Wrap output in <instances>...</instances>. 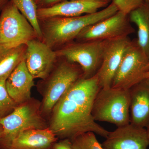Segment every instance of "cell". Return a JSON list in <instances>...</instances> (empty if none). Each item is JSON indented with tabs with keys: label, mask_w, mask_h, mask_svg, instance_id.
I'll list each match as a JSON object with an SVG mask.
<instances>
[{
	"label": "cell",
	"mask_w": 149,
	"mask_h": 149,
	"mask_svg": "<svg viewBox=\"0 0 149 149\" xmlns=\"http://www.w3.org/2000/svg\"><path fill=\"white\" fill-rule=\"evenodd\" d=\"M118 10L128 15L144 3L143 0H113Z\"/></svg>",
	"instance_id": "7402d4cb"
},
{
	"label": "cell",
	"mask_w": 149,
	"mask_h": 149,
	"mask_svg": "<svg viewBox=\"0 0 149 149\" xmlns=\"http://www.w3.org/2000/svg\"><path fill=\"white\" fill-rule=\"evenodd\" d=\"M83 77V70L78 65L58 58L52 71L43 80L45 90L41 103L42 114L51 113L59 100L77 80Z\"/></svg>",
	"instance_id": "277c9868"
},
{
	"label": "cell",
	"mask_w": 149,
	"mask_h": 149,
	"mask_svg": "<svg viewBox=\"0 0 149 149\" xmlns=\"http://www.w3.org/2000/svg\"><path fill=\"white\" fill-rule=\"evenodd\" d=\"M118 11L112 2L104 9L94 13L74 17H54L39 19L42 41L55 51L74 41L85 27L109 17Z\"/></svg>",
	"instance_id": "7a4b0ae2"
},
{
	"label": "cell",
	"mask_w": 149,
	"mask_h": 149,
	"mask_svg": "<svg viewBox=\"0 0 149 149\" xmlns=\"http://www.w3.org/2000/svg\"><path fill=\"white\" fill-rule=\"evenodd\" d=\"M26 45L12 48L0 47V79L7 80L25 58Z\"/></svg>",
	"instance_id": "ac0fdd59"
},
{
	"label": "cell",
	"mask_w": 149,
	"mask_h": 149,
	"mask_svg": "<svg viewBox=\"0 0 149 149\" xmlns=\"http://www.w3.org/2000/svg\"><path fill=\"white\" fill-rule=\"evenodd\" d=\"M52 149H72L70 140L62 139L58 142H56L53 146Z\"/></svg>",
	"instance_id": "603a6c76"
},
{
	"label": "cell",
	"mask_w": 149,
	"mask_h": 149,
	"mask_svg": "<svg viewBox=\"0 0 149 149\" xmlns=\"http://www.w3.org/2000/svg\"><path fill=\"white\" fill-rule=\"evenodd\" d=\"M70 141L72 149H104L93 132L83 133Z\"/></svg>",
	"instance_id": "ffe728a7"
},
{
	"label": "cell",
	"mask_w": 149,
	"mask_h": 149,
	"mask_svg": "<svg viewBox=\"0 0 149 149\" xmlns=\"http://www.w3.org/2000/svg\"><path fill=\"white\" fill-rule=\"evenodd\" d=\"M130 22L128 15L118 10L112 16L85 27L75 40H105L128 36L135 32Z\"/></svg>",
	"instance_id": "9c48e42d"
},
{
	"label": "cell",
	"mask_w": 149,
	"mask_h": 149,
	"mask_svg": "<svg viewBox=\"0 0 149 149\" xmlns=\"http://www.w3.org/2000/svg\"><path fill=\"white\" fill-rule=\"evenodd\" d=\"M148 78H149V72H148Z\"/></svg>",
	"instance_id": "4dcf8cb0"
},
{
	"label": "cell",
	"mask_w": 149,
	"mask_h": 149,
	"mask_svg": "<svg viewBox=\"0 0 149 149\" xmlns=\"http://www.w3.org/2000/svg\"><path fill=\"white\" fill-rule=\"evenodd\" d=\"M145 2H149V0H143Z\"/></svg>",
	"instance_id": "f546056e"
},
{
	"label": "cell",
	"mask_w": 149,
	"mask_h": 149,
	"mask_svg": "<svg viewBox=\"0 0 149 149\" xmlns=\"http://www.w3.org/2000/svg\"><path fill=\"white\" fill-rule=\"evenodd\" d=\"M101 88L97 75L77 80L56 104L49 127L57 138L73 139L88 132L106 138L109 131L94 120V100Z\"/></svg>",
	"instance_id": "6da1fadb"
},
{
	"label": "cell",
	"mask_w": 149,
	"mask_h": 149,
	"mask_svg": "<svg viewBox=\"0 0 149 149\" xmlns=\"http://www.w3.org/2000/svg\"><path fill=\"white\" fill-rule=\"evenodd\" d=\"M1 12L0 47H15L38 39L32 25L10 1Z\"/></svg>",
	"instance_id": "8992f818"
},
{
	"label": "cell",
	"mask_w": 149,
	"mask_h": 149,
	"mask_svg": "<svg viewBox=\"0 0 149 149\" xmlns=\"http://www.w3.org/2000/svg\"><path fill=\"white\" fill-rule=\"evenodd\" d=\"M57 139L49 127L29 129L19 133L4 147L6 149H50Z\"/></svg>",
	"instance_id": "9a60e30c"
},
{
	"label": "cell",
	"mask_w": 149,
	"mask_h": 149,
	"mask_svg": "<svg viewBox=\"0 0 149 149\" xmlns=\"http://www.w3.org/2000/svg\"><path fill=\"white\" fill-rule=\"evenodd\" d=\"M129 90L101 88L93 103L92 115L97 121L120 127L130 123Z\"/></svg>",
	"instance_id": "3957f363"
},
{
	"label": "cell",
	"mask_w": 149,
	"mask_h": 149,
	"mask_svg": "<svg viewBox=\"0 0 149 149\" xmlns=\"http://www.w3.org/2000/svg\"><path fill=\"white\" fill-rule=\"evenodd\" d=\"M33 1H34L35 2L37 5V4L39 2L40 0H33Z\"/></svg>",
	"instance_id": "f1b7e54d"
},
{
	"label": "cell",
	"mask_w": 149,
	"mask_h": 149,
	"mask_svg": "<svg viewBox=\"0 0 149 149\" xmlns=\"http://www.w3.org/2000/svg\"><path fill=\"white\" fill-rule=\"evenodd\" d=\"M6 80L0 79V119L9 114L18 105L11 98L7 91Z\"/></svg>",
	"instance_id": "44dd1931"
},
{
	"label": "cell",
	"mask_w": 149,
	"mask_h": 149,
	"mask_svg": "<svg viewBox=\"0 0 149 149\" xmlns=\"http://www.w3.org/2000/svg\"><path fill=\"white\" fill-rule=\"evenodd\" d=\"M3 135L0 141L3 146L22 131L49 127L43 117L41 104L31 98L17 105L13 111L0 119Z\"/></svg>",
	"instance_id": "5b68a950"
},
{
	"label": "cell",
	"mask_w": 149,
	"mask_h": 149,
	"mask_svg": "<svg viewBox=\"0 0 149 149\" xmlns=\"http://www.w3.org/2000/svg\"><path fill=\"white\" fill-rule=\"evenodd\" d=\"M131 42L128 36L104 40L102 64L96 74L101 88H111L115 74Z\"/></svg>",
	"instance_id": "30bf717a"
},
{
	"label": "cell",
	"mask_w": 149,
	"mask_h": 149,
	"mask_svg": "<svg viewBox=\"0 0 149 149\" xmlns=\"http://www.w3.org/2000/svg\"><path fill=\"white\" fill-rule=\"evenodd\" d=\"M10 0H0V11Z\"/></svg>",
	"instance_id": "d4e9b609"
},
{
	"label": "cell",
	"mask_w": 149,
	"mask_h": 149,
	"mask_svg": "<svg viewBox=\"0 0 149 149\" xmlns=\"http://www.w3.org/2000/svg\"><path fill=\"white\" fill-rule=\"evenodd\" d=\"M34 79L27 69L24 59L6 80L7 91L17 105L31 99V90L34 85Z\"/></svg>",
	"instance_id": "2e32d148"
},
{
	"label": "cell",
	"mask_w": 149,
	"mask_h": 149,
	"mask_svg": "<svg viewBox=\"0 0 149 149\" xmlns=\"http://www.w3.org/2000/svg\"><path fill=\"white\" fill-rule=\"evenodd\" d=\"M25 63L34 79L45 80L55 66L58 57L56 51L38 39L26 44Z\"/></svg>",
	"instance_id": "8fae6325"
},
{
	"label": "cell",
	"mask_w": 149,
	"mask_h": 149,
	"mask_svg": "<svg viewBox=\"0 0 149 149\" xmlns=\"http://www.w3.org/2000/svg\"><path fill=\"white\" fill-rule=\"evenodd\" d=\"M129 91L130 123L146 128L149 124V78L134 85Z\"/></svg>",
	"instance_id": "5bb4252c"
},
{
	"label": "cell",
	"mask_w": 149,
	"mask_h": 149,
	"mask_svg": "<svg viewBox=\"0 0 149 149\" xmlns=\"http://www.w3.org/2000/svg\"><path fill=\"white\" fill-rule=\"evenodd\" d=\"M146 128L147 136H148V140L149 145V124Z\"/></svg>",
	"instance_id": "4316f807"
},
{
	"label": "cell",
	"mask_w": 149,
	"mask_h": 149,
	"mask_svg": "<svg viewBox=\"0 0 149 149\" xmlns=\"http://www.w3.org/2000/svg\"><path fill=\"white\" fill-rule=\"evenodd\" d=\"M102 145L104 149H148L146 129L130 123L118 127L109 132Z\"/></svg>",
	"instance_id": "7c38bea8"
},
{
	"label": "cell",
	"mask_w": 149,
	"mask_h": 149,
	"mask_svg": "<svg viewBox=\"0 0 149 149\" xmlns=\"http://www.w3.org/2000/svg\"><path fill=\"white\" fill-rule=\"evenodd\" d=\"M64 0H40L37 4L38 8H47L55 5Z\"/></svg>",
	"instance_id": "cb8c5ba5"
},
{
	"label": "cell",
	"mask_w": 149,
	"mask_h": 149,
	"mask_svg": "<svg viewBox=\"0 0 149 149\" xmlns=\"http://www.w3.org/2000/svg\"><path fill=\"white\" fill-rule=\"evenodd\" d=\"M3 131V130L2 127L1 125H0V140H1V139L2 138V136Z\"/></svg>",
	"instance_id": "484cf974"
},
{
	"label": "cell",
	"mask_w": 149,
	"mask_h": 149,
	"mask_svg": "<svg viewBox=\"0 0 149 149\" xmlns=\"http://www.w3.org/2000/svg\"><path fill=\"white\" fill-rule=\"evenodd\" d=\"M149 59L138 45L132 41L125 51L112 83L111 88L129 90L148 78Z\"/></svg>",
	"instance_id": "ba28073f"
},
{
	"label": "cell",
	"mask_w": 149,
	"mask_h": 149,
	"mask_svg": "<svg viewBox=\"0 0 149 149\" xmlns=\"http://www.w3.org/2000/svg\"><path fill=\"white\" fill-rule=\"evenodd\" d=\"M128 17L130 22L138 27L137 44L149 59V2L144 1Z\"/></svg>",
	"instance_id": "e0dca14e"
},
{
	"label": "cell",
	"mask_w": 149,
	"mask_h": 149,
	"mask_svg": "<svg viewBox=\"0 0 149 149\" xmlns=\"http://www.w3.org/2000/svg\"><path fill=\"white\" fill-rule=\"evenodd\" d=\"M101 1H102L104 2L107 3L108 4L109 3H111L113 0H101Z\"/></svg>",
	"instance_id": "83f0119b"
},
{
	"label": "cell",
	"mask_w": 149,
	"mask_h": 149,
	"mask_svg": "<svg viewBox=\"0 0 149 149\" xmlns=\"http://www.w3.org/2000/svg\"><path fill=\"white\" fill-rule=\"evenodd\" d=\"M19 11L28 20L34 29L38 37L42 40V32L39 19L37 16V6L33 0H10Z\"/></svg>",
	"instance_id": "d6986e66"
},
{
	"label": "cell",
	"mask_w": 149,
	"mask_h": 149,
	"mask_svg": "<svg viewBox=\"0 0 149 149\" xmlns=\"http://www.w3.org/2000/svg\"><path fill=\"white\" fill-rule=\"evenodd\" d=\"M108 4L101 0H64L47 8H38L39 19L54 17H74L95 13Z\"/></svg>",
	"instance_id": "4fadbf2b"
},
{
	"label": "cell",
	"mask_w": 149,
	"mask_h": 149,
	"mask_svg": "<svg viewBox=\"0 0 149 149\" xmlns=\"http://www.w3.org/2000/svg\"><path fill=\"white\" fill-rule=\"evenodd\" d=\"M104 40L73 41L55 50L58 58L79 65L83 77L91 78L97 74L102 60Z\"/></svg>",
	"instance_id": "52a82bcc"
}]
</instances>
